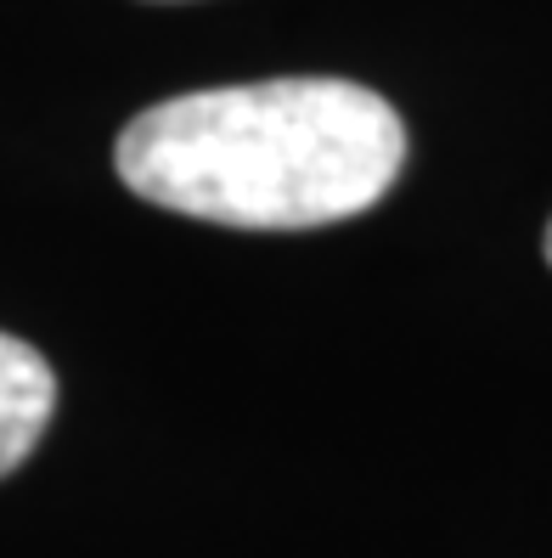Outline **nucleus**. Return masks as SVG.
Here are the masks:
<instances>
[{"instance_id":"1","label":"nucleus","mask_w":552,"mask_h":558,"mask_svg":"<svg viewBox=\"0 0 552 558\" xmlns=\"http://www.w3.org/2000/svg\"><path fill=\"white\" fill-rule=\"evenodd\" d=\"M406 163V124L349 80H259L170 96L113 142L136 198L237 232H310L367 215Z\"/></svg>"},{"instance_id":"2","label":"nucleus","mask_w":552,"mask_h":558,"mask_svg":"<svg viewBox=\"0 0 552 558\" xmlns=\"http://www.w3.org/2000/svg\"><path fill=\"white\" fill-rule=\"evenodd\" d=\"M57 412V373L35 344L0 333V480L28 463Z\"/></svg>"},{"instance_id":"3","label":"nucleus","mask_w":552,"mask_h":558,"mask_svg":"<svg viewBox=\"0 0 552 558\" xmlns=\"http://www.w3.org/2000/svg\"><path fill=\"white\" fill-rule=\"evenodd\" d=\"M547 266H552V226H547Z\"/></svg>"}]
</instances>
